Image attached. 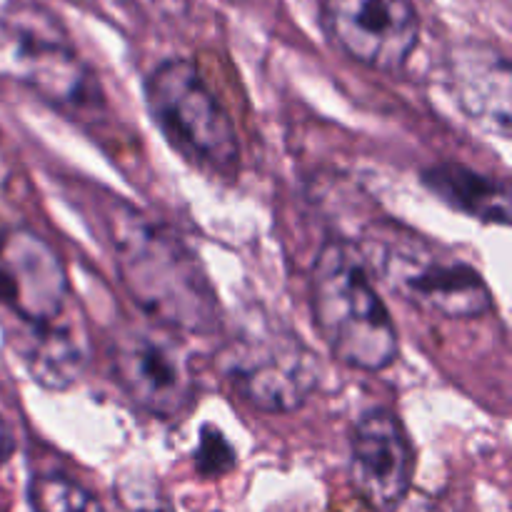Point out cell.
<instances>
[{
	"label": "cell",
	"mask_w": 512,
	"mask_h": 512,
	"mask_svg": "<svg viewBox=\"0 0 512 512\" xmlns=\"http://www.w3.org/2000/svg\"><path fill=\"white\" fill-rule=\"evenodd\" d=\"M195 465H198V473L208 475V478L223 475L233 468V450H230V445L225 443L218 430H213V433H210V428L203 430Z\"/></svg>",
	"instance_id": "15"
},
{
	"label": "cell",
	"mask_w": 512,
	"mask_h": 512,
	"mask_svg": "<svg viewBox=\"0 0 512 512\" xmlns=\"http://www.w3.org/2000/svg\"><path fill=\"white\" fill-rule=\"evenodd\" d=\"M413 445L390 410H370L350 438V478L360 498L378 512L398 508L413 483Z\"/></svg>",
	"instance_id": "10"
},
{
	"label": "cell",
	"mask_w": 512,
	"mask_h": 512,
	"mask_svg": "<svg viewBox=\"0 0 512 512\" xmlns=\"http://www.w3.org/2000/svg\"><path fill=\"white\" fill-rule=\"evenodd\" d=\"M453 93L473 123L510 138V63L503 53L488 45H465L453 60Z\"/></svg>",
	"instance_id": "11"
},
{
	"label": "cell",
	"mask_w": 512,
	"mask_h": 512,
	"mask_svg": "<svg viewBox=\"0 0 512 512\" xmlns=\"http://www.w3.org/2000/svg\"><path fill=\"white\" fill-rule=\"evenodd\" d=\"M73 308L63 260L33 230L0 235V310L13 328L55 323Z\"/></svg>",
	"instance_id": "8"
},
{
	"label": "cell",
	"mask_w": 512,
	"mask_h": 512,
	"mask_svg": "<svg viewBox=\"0 0 512 512\" xmlns=\"http://www.w3.org/2000/svg\"><path fill=\"white\" fill-rule=\"evenodd\" d=\"M145 98L158 128L183 158L205 173L235 180L240 143L233 118L193 60L160 63L145 83Z\"/></svg>",
	"instance_id": "3"
},
{
	"label": "cell",
	"mask_w": 512,
	"mask_h": 512,
	"mask_svg": "<svg viewBox=\"0 0 512 512\" xmlns=\"http://www.w3.org/2000/svg\"><path fill=\"white\" fill-rule=\"evenodd\" d=\"M113 373L135 405L155 418H178L193 403V373L173 335L160 328H125L113 340Z\"/></svg>",
	"instance_id": "7"
},
{
	"label": "cell",
	"mask_w": 512,
	"mask_h": 512,
	"mask_svg": "<svg viewBox=\"0 0 512 512\" xmlns=\"http://www.w3.org/2000/svg\"><path fill=\"white\" fill-rule=\"evenodd\" d=\"M0 53L15 78L60 108H90L100 100L93 73L48 20L25 15L0 23Z\"/></svg>",
	"instance_id": "6"
},
{
	"label": "cell",
	"mask_w": 512,
	"mask_h": 512,
	"mask_svg": "<svg viewBox=\"0 0 512 512\" xmlns=\"http://www.w3.org/2000/svg\"><path fill=\"white\" fill-rule=\"evenodd\" d=\"M95 215L120 280L158 325L210 335L220 325L218 300L183 240L118 195L95 198Z\"/></svg>",
	"instance_id": "1"
},
{
	"label": "cell",
	"mask_w": 512,
	"mask_h": 512,
	"mask_svg": "<svg viewBox=\"0 0 512 512\" xmlns=\"http://www.w3.org/2000/svg\"><path fill=\"white\" fill-rule=\"evenodd\" d=\"M15 353L35 383L48 390H65L78 383L90 358V343L73 308L55 323L40 328H13Z\"/></svg>",
	"instance_id": "12"
},
{
	"label": "cell",
	"mask_w": 512,
	"mask_h": 512,
	"mask_svg": "<svg viewBox=\"0 0 512 512\" xmlns=\"http://www.w3.org/2000/svg\"><path fill=\"white\" fill-rule=\"evenodd\" d=\"M30 505L35 512H105L98 498L63 475L35 478L30 483Z\"/></svg>",
	"instance_id": "14"
},
{
	"label": "cell",
	"mask_w": 512,
	"mask_h": 512,
	"mask_svg": "<svg viewBox=\"0 0 512 512\" xmlns=\"http://www.w3.org/2000/svg\"><path fill=\"white\" fill-rule=\"evenodd\" d=\"M423 183L430 193L438 195L460 213L478 218L483 223H510V193L495 178L478 173L460 163H443L423 173Z\"/></svg>",
	"instance_id": "13"
},
{
	"label": "cell",
	"mask_w": 512,
	"mask_h": 512,
	"mask_svg": "<svg viewBox=\"0 0 512 512\" xmlns=\"http://www.w3.org/2000/svg\"><path fill=\"white\" fill-rule=\"evenodd\" d=\"M365 265L425 313L465 320L493 308V295L473 265L403 230L370 238Z\"/></svg>",
	"instance_id": "4"
},
{
	"label": "cell",
	"mask_w": 512,
	"mask_h": 512,
	"mask_svg": "<svg viewBox=\"0 0 512 512\" xmlns=\"http://www.w3.org/2000/svg\"><path fill=\"white\" fill-rule=\"evenodd\" d=\"M13 450H15V435L13 430H10V425L5 423L3 415H0V468L8 463Z\"/></svg>",
	"instance_id": "16"
},
{
	"label": "cell",
	"mask_w": 512,
	"mask_h": 512,
	"mask_svg": "<svg viewBox=\"0 0 512 512\" xmlns=\"http://www.w3.org/2000/svg\"><path fill=\"white\" fill-rule=\"evenodd\" d=\"M315 328L335 360L363 373L390 368L400 353L398 330L375 290L365 258L330 240L310 273Z\"/></svg>",
	"instance_id": "2"
},
{
	"label": "cell",
	"mask_w": 512,
	"mask_h": 512,
	"mask_svg": "<svg viewBox=\"0 0 512 512\" xmlns=\"http://www.w3.org/2000/svg\"><path fill=\"white\" fill-rule=\"evenodd\" d=\"M220 363L230 385L263 413H293L318 383L315 355L298 335L275 328V323L248 320L225 343Z\"/></svg>",
	"instance_id": "5"
},
{
	"label": "cell",
	"mask_w": 512,
	"mask_h": 512,
	"mask_svg": "<svg viewBox=\"0 0 512 512\" xmlns=\"http://www.w3.org/2000/svg\"><path fill=\"white\" fill-rule=\"evenodd\" d=\"M323 25L348 58L380 73L403 68L420 40L413 0H325Z\"/></svg>",
	"instance_id": "9"
}]
</instances>
